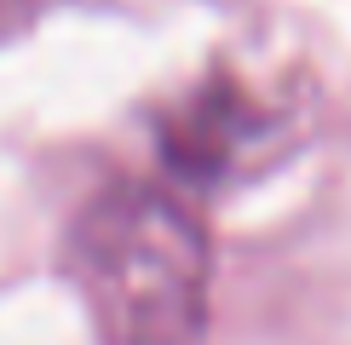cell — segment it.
Wrapping results in <instances>:
<instances>
[{"label": "cell", "mask_w": 351, "mask_h": 345, "mask_svg": "<svg viewBox=\"0 0 351 345\" xmlns=\"http://www.w3.org/2000/svg\"><path fill=\"white\" fill-rule=\"evenodd\" d=\"M69 270L104 345H196L208 328V236L150 184H110L69 230Z\"/></svg>", "instance_id": "6da1fadb"}]
</instances>
